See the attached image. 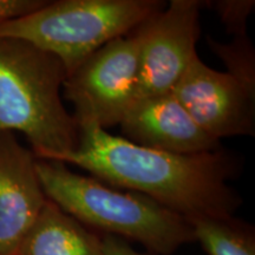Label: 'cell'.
<instances>
[{"instance_id":"obj_1","label":"cell","mask_w":255,"mask_h":255,"mask_svg":"<svg viewBox=\"0 0 255 255\" xmlns=\"http://www.w3.org/2000/svg\"><path fill=\"white\" fill-rule=\"evenodd\" d=\"M78 144L52 161L78 165L95 178L150 197L183 218H231L242 205L228 184L237 161L223 150L176 155L137 145L96 124L82 126Z\"/></svg>"},{"instance_id":"obj_2","label":"cell","mask_w":255,"mask_h":255,"mask_svg":"<svg viewBox=\"0 0 255 255\" xmlns=\"http://www.w3.org/2000/svg\"><path fill=\"white\" fill-rule=\"evenodd\" d=\"M36 168L47 199L85 227L138 242L154 255H170L195 242L186 218L143 194L104 186L59 161L37 158Z\"/></svg>"},{"instance_id":"obj_3","label":"cell","mask_w":255,"mask_h":255,"mask_svg":"<svg viewBox=\"0 0 255 255\" xmlns=\"http://www.w3.org/2000/svg\"><path fill=\"white\" fill-rule=\"evenodd\" d=\"M66 77L52 53L0 38V131L23 133L38 159H55L78 144V126L60 97Z\"/></svg>"},{"instance_id":"obj_4","label":"cell","mask_w":255,"mask_h":255,"mask_svg":"<svg viewBox=\"0 0 255 255\" xmlns=\"http://www.w3.org/2000/svg\"><path fill=\"white\" fill-rule=\"evenodd\" d=\"M159 0H59L0 24V38L25 40L56 56L68 76L92 53L165 7Z\"/></svg>"},{"instance_id":"obj_5","label":"cell","mask_w":255,"mask_h":255,"mask_svg":"<svg viewBox=\"0 0 255 255\" xmlns=\"http://www.w3.org/2000/svg\"><path fill=\"white\" fill-rule=\"evenodd\" d=\"M138 76V40L129 36L110 40L83 62L63 84L75 108L78 128L117 126L135 101Z\"/></svg>"},{"instance_id":"obj_6","label":"cell","mask_w":255,"mask_h":255,"mask_svg":"<svg viewBox=\"0 0 255 255\" xmlns=\"http://www.w3.org/2000/svg\"><path fill=\"white\" fill-rule=\"evenodd\" d=\"M205 1L171 0L138 25V76L135 101L171 92L196 53L200 9Z\"/></svg>"},{"instance_id":"obj_7","label":"cell","mask_w":255,"mask_h":255,"mask_svg":"<svg viewBox=\"0 0 255 255\" xmlns=\"http://www.w3.org/2000/svg\"><path fill=\"white\" fill-rule=\"evenodd\" d=\"M171 92L213 138L254 135L255 94L228 72L209 68L197 55Z\"/></svg>"},{"instance_id":"obj_8","label":"cell","mask_w":255,"mask_h":255,"mask_svg":"<svg viewBox=\"0 0 255 255\" xmlns=\"http://www.w3.org/2000/svg\"><path fill=\"white\" fill-rule=\"evenodd\" d=\"M120 126L128 141L155 150L176 155L222 150L220 141L201 129L173 92L133 101Z\"/></svg>"},{"instance_id":"obj_9","label":"cell","mask_w":255,"mask_h":255,"mask_svg":"<svg viewBox=\"0 0 255 255\" xmlns=\"http://www.w3.org/2000/svg\"><path fill=\"white\" fill-rule=\"evenodd\" d=\"M33 152L0 131V255H13L47 202Z\"/></svg>"},{"instance_id":"obj_10","label":"cell","mask_w":255,"mask_h":255,"mask_svg":"<svg viewBox=\"0 0 255 255\" xmlns=\"http://www.w3.org/2000/svg\"><path fill=\"white\" fill-rule=\"evenodd\" d=\"M13 255L105 254L100 234L90 231L47 200Z\"/></svg>"},{"instance_id":"obj_11","label":"cell","mask_w":255,"mask_h":255,"mask_svg":"<svg viewBox=\"0 0 255 255\" xmlns=\"http://www.w3.org/2000/svg\"><path fill=\"white\" fill-rule=\"evenodd\" d=\"M195 242L209 255H255V231L250 223L231 218L187 219Z\"/></svg>"},{"instance_id":"obj_12","label":"cell","mask_w":255,"mask_h":255,"mask_svg":"<svg viewBox=\"0 0 255 255\" xmlns=\"http://www.w3.org/2000/svg\"><path fill=\"white\" fill-rule=\"evenodd\" d=\"M208 45L226 64L229 75L255 94V52L247 34L234 37L229 44H221L208 37Z\"/></svg>"},{"instance_id":"obj_13","label":"cell","mask_w":255,"mask_h":255,"mask_svg":"<svg viewBox=\"0 0 255 255\" xmlns=\"http://www.w3.org/2000/svg\"><path fill=\"white\" fill-rule=\"evenodd\" d=\"M219 14L226 30L233 37L247 34V19L253 11V0H219L208 1Z\"/></svg>"},{"instance_id":"obj_14","label":"cell","mask_w":255,"mask_h":255,"mask_svg":"<svg viewBox=\"0 0 255 255\" xmlns=\"http://www.w3.org/2000/svg\"><path fill=\"white\" fill-rule=\"evenodd\" d=\"M45 2L43 0H0V24L31 13Z\"/></svg>"},{"instance_id":"obj_15","label":"cell","mask_w":255,"mask_h":255,"mask_svg":"<svg viewBox=\"0 0 255 255\" xmlns=\"http://www.w3.org/2000/svg\"><path fill=\"white\" fill-rule=\"evenodd\" d=\"M101 238L105 255H154L151 253H141V252H137L124 239L104 234H102Z\"/></svg>"}]
</instances>
